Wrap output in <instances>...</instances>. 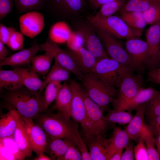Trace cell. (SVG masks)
Listing matches in <instances>:
<instances>
[{
	"label": "cell",
	"instance_id": "680465c9",
	"mask_svg": "<svg viewBox=\"0 0 160 160\" xmlns=\"http://www.w3.org/2000/svg\"><path fill=\"white\" fill-rule=\"evenodd\" d=\"M127 0H126V1H127Z\"/></svg>",
	"mask_w": 160,
	"mask_h": 160
},
{
	"label": "cell",
	"instance_id": "74e56055",
	"mask_svg": "<svg viewBox=\"0 0 160 160\" xmlns=\"http://www.w3.org/2000/svg\"><path fill=\"white\" fill-rule=\"evenodd\" d=\"M0 145L4 147L15 157V160H23L26 157L12 136L0 139Z\"/></svg>",
	"mask_w": 160,
	"mask_h": 160
},
{
	"label": "cell",
	"instance_id": "8992f818",
	"mask_svg": "<svg viewBox=\"0 0 160 160\" xmlns=\"http://www.w3.org/2000/svg\"><path fill=\"white\" fill-rule=\"evenodd\" d=\"M74 30L82 37L85 48L98 61L109 57L95 30L87 20L79 18L72 21Z\"/></svg>",
	"mask_w": 160,
	"mask_h": 160
},
{
	"label": "cell",
	"instance_id": "5b68a950",
	"mask_svg": "<svg viewBox=\"0 0 160 160\" xmlns=\"http://www.w3.org/2000/svg\"><path fill=\"white\" fill-rule=\"evenodd\" d=\"M133 72L109 57L97 61L91 72L107 85L118 88L124 77Z\"/></svg>",
	"mask_w": 160,
	"mask_h": 160
},
{
	"label": "cell",
	"instance_id": "7402d4cb",
	"mask_svg": "<svg viewBox=\"0 0 160 160\" xmlns=\"http://www.w3.org/2000/svg\"><path fill=\"white\" fill-rule=\"evenodd\" d=\"M23 85L22 67L9 70L0 69V89L12 90Z\"/></svg>",
	"mask_w": 160,
	"mask_h": 160
},
{
	"label": "cell",
	"instance_id": "7c38bea8",
	"mask_svg": "<svg viewBox=\"0 0 160 160\" xmlns=\"http://www.w3.org/2000/svg\"><path fill=\"white\" fill-rule=\"evenodd\" d=\"M125 48L142 73H144L148 63V47L146 41L140 37L129 39L126 40Z\"/></svg>",
	"mask_w": 160,
	"mask_h": 160
},
{
	"label": "cell",
	"instance_id": "b9f144b4",
	"mask_svg": "<svg viewBox=\"0 0 160 160\" xmlns=\"http://www.w3.org/2000/svg\"><path fill=\"white\" fill-rule=\"evenodd\" d=\"M6 45L10 49L13 51L23 49L24 37L23 34L21 33L15 31L12 35Z\"/></svg>",
	"mask_w": 160,
	"mask_h": 160
},
{
	"label": "cell",
	"instance_id": "52a82bcc",
	"mask_svg": "<svg viewBox=\"0 0 160 160\" xmlns=\"http://www.w3.org/2000/svg\"><path fill=\"white\" fill-rule=\"evenodd\" d=\"M85 0H46L45 10L57 19L72 21L84 11Z\"/></svg>",
	"mask_w": 160,
	"mask_h": 160
},
{
	"label": "cell",
	"instance_id": "3957f363",
	"mask_svg": "<svg viewBox=\"0 0 160 160\" xmlns=\"http://www.w3.org/2000/svg\"><path fill=\"white\" fill-rule=\"evenodd\" d=\"M81 80L89 97L103 112L116 97L117 89L107 85L92 72L84 74Z\"/></svg>",
	"mask_w": 160,
	"mask_h": 160
},
{
	"label": "cell",
	"instance_id": "277c9868",
	"mask_svg": "<svg viewBox=\"0 0 160 160\" xmlns=\"http://www.w3.org/2000/svg\"><path fill=\"white\" fill-rule=\"evenodd\" d=\"M86 19L95 26L107 32L117 39L126 40L140 37L142 31L129 27L120 17L116 16L104 18H98L95 15H89Z\"/></svg>",
	"mask_w": 160,
	"mask_h": 160
},
{
	"label": "cell",
	"instance_id": "816d5d0a",
	"mask_svg": "<svg viewBox=\"0 0 160 160\" xmlns=\"http://www.w3.org/2000/svg\"><path fill=\"white\" fill-rule=\"evenodd\" d=\"M114 0H87L91 8L96 10L103 5Z\"/></svg>",
	"mask_w": 160,
	"mask_h": 160
},
{
	"label": "cell",
	"instance_id": "4316f807",
	"mask_svg": "<svg viewBox=\"0 0 160 160\" xmlns=\"http://www.w3.org/2000/svg\"><path fill=\"white\" fill-rule=\"evenodd\" d=\"M72 99V93L69 85L65 82L62 84L52 110H56L71 118Z\"/></svg>",
	"mask_w": 160,
	"mask_h": 160
},
{
	"label": "cell",
	"instance_id": "30bf717a",
	"mask_svg": "<svg viewBox=\"0 0 160 160\" xmlns=\"http://www.w3.org/2000/svg\"><path fill=\"white\" fill-rule=\"evenodd\" d=\"M142 73L133 72L127 74L123 78L117 89L116 97L112 103L113 109L118 110L121 106L132 98L143 87Z\"/></svg>",
	"mask_w": 160,
	"mask_h": 160
},
{
	"label": "cell",
	"instance_id": "836d02e7",
	"mask_svg": "<svg viewBox=\"0 0 160 160\" xmlns=\"http://www.w3.org/2000/svg\"><path fill=\"white\" fill-rule=\"evenodd\" d=\"M126 0H114L102 6L95 16L104 18L112 15L118 12L126 2Z\"/></svg>",
	"mask_w": 160,
	"mask_h": 160
},
{
	"label": "cell",
	"instance_id": "e0dca14e",
	"mask_svg": "<svg viewBox=\"0 0 160 160\" xmlns=\"http://www.w3.org/2000/svg\"><path fill=\"white\" fill-rule=\"evenodd\" d=\"M39 50H40V45L34 42L30 47L20 50L0 62V68L9 66L31 68V60Z\"/></svg>",
	"mask_w": 160,
	"mask_h": 160
},
{
	"label": "cell",
	"instance_id": "9c48e42d",
	"mask_svg": "<svg viewBox=\"0 0 160 160\" xmlns=\"http://www.w3.org/2000/svg\"><path fill=\"white\" fill-rule=\"evenodd\" d=\"M72 99L71 117L74 121L80 124L84 137L93 135L87 117L83 95V91L79 84L74 80H71L68 84Z\"/></svg>",
	"mask_w": 160,
	"mask_h": 160
},
{
	"label": "cell",
	"instance_id": "ba28073f",
	"mask_svg": "<svg viewBox=\"0 0 160 160\" xmlns=\"http://www.w3.org/2000/svg\"><path fill=\"white\" fill-rule=\"evenodd\" d=\"M94 26L104 48L110 58L133 72L142 73L131 59L125 48L117 39L103 30Z\"/></svg>",
	"mask_w": 160,
	"mask_h": 160
},
{
	"label": "cell",
	"instance_id": "7bdbcfd3",
	"mask_svg": "<svg viewBox=\"0 0 160 160\" xmlns=\"http://www.w3.org/2000/svg\"><path fill=\"white\" fill-rule=\"evenodd\" d=\"M82 160L81 153L76 145L73 142L60 160Z\"/></svg>",
	"mask_w": 160,
	"mask_h": 160
},
{
	"label": "cell",
	"instance_id": "bcb514c9",
	"mask_svg": "<svg viewBox=\"0 0 160 160\" xmlns=\"http://www.w3.org/2000/svg\"><path fill=\"white\" fill-rule=\"evenodd\" d=\"M16 29L11 27H7L3 23L0 24V41L7 44L12 34Z\"/></svg>",
	"mask_w": 160,
	"mask_h": 160
},
{
	"label": "cell",
	"instance_id": "60d3db41",
	"mask_svg": "<svg viewBox=\"0 0 160 160\" xmlns=\"http://www.w3.org/2000/svg\"><path fill=\"white\" fill-rule=\"evenodd\" d=\"M72 140L80 152L82 160H92L87 146L79 133L78 126L76 127L75 134Z\"/></svg>",
	"mask_w": 160,
	"mask_h": 160
},
{
	"label": "cell",
	"instance_id": "7dc6e473",
	"mask_svg": "<svg viewBox=\"0 0 160 160\" xmlns=\"http://www.w3.org/2000/svg\"><path fill=\"white\" fill-rule=\"evenodd\" d=\"M147 81L154 84L160 85V66L149 70Z\"/></svg>",
	"mask_w": 160,
	"mask_h": 160
},
{
	"label": "cell",
	"instance_id": "7a4b0ae2",
	"mask_svg": "<svg viewBox=\"0 0 160 160\" xmlns=\"http://www.w3.org/2000/svg\"><path fill=\"white\" fill-rule=\"evenodd\" d=\"M71 118L60 112L55 114L47 111L39 114L33 120L51 138L72 140L78 123L72 121Z\"/></svg>",
	"mask_w": 160,
	"mask_h": 160
},
{
	"label": "cell",
	"instance_id": "f1b7e54d",
	"mask_svg": "<svg viewBox=\"0 0 160 160\" xmlns=\"http://www.w3.org/2000/svg\"><path fill=\"white\" fill-rule=\"evenodd\" d=\"M111 138L108 160L117 150L123 149L128 144L130 139L128 135L124 130L119 127L113 129V135Z\"/></svg>",
	"mask_w": 160,
	"mask_h": 160
},
{
	"label": "cell",
	"instance_id": "d590c367",
	"mask_svg": "<svg viewBox=\"0 0 160 160\" xmlns=\"http://www.w3.org/2000/svg\"><path fill=\"white\" fill-rule=\"evenodd\" d=\"M156 1H160V0H128L118 11L119 13L130 11L143 12Z\"/></svg>",
	"mask_w": 160,
	"mask_h": 160
},
{
	"label": "cell",
	"instance_id": "f907efd6",
	"mask_svg": "<svg viewBox=\"0 0 160 160\" xmlns=\"http://www.w3.org/2000/svg\"><path fill=\"white\" fill-rule=\"evenodd\" d=\"M0 160H15L14 156L1 145H0Z\"/></svg>",
	"mask_w": 160,
	"mask_h": 160
},
{
	"label": "cell",
	"instance_id": "d6986e66",
	"mask_svg": "<svg viewBox=\"0 0 160 160\" xmlns=\"http://www.w3.org/2000/svg\"><path fill=\"white\" fill-rule=\"evenodd\" d=\"M15 112L17 125L13 135V138L25 156L31 157L33 151L27 135L25 120L15 108Z\"/></svg>",
	"mask_w": 160,
	"mask_h": 160
},
{
	"label": "cell",
	"instance_id": "f35d334b",
	"mask_svg": "<svg viewBox=\"0 0 160 160\" xmlns=\"http://www.w3.org/2000/svg\"><path fill=\"white\" fill-rule=\"evenodd\" d=\"M142 12L147 24L152 25L160 22V1L154 2Z\"/></svg>",
	"mask_w": 160,
	"mask_h": 160
},
{
	"label": "cell",
	"instance_id": "5bb4252c",
	"mask_svg": "<svg viewBox=\"0 0 160 160\" xmlns=\"http://www.w3.org/2000/svg\"><path fill=\"white\" fill-rule=\"evenodd\" d=\"M21 33L32 39L40 33L44 25L43 14L37 11H31L24 13L19 17Z\"/></svg>",
	"mask_w": 160,
	"mask_h": 160
},
{
	"label": "cell",
	"instance_id": "11a10c76",
	"mask_svg": "<svg viewBox=\"0 0 160 160\" xmlns=\"http://www.w3.org/2000/svg\"><path fill=\"white\" fill-rule=\"evenodd\" d=\"M155 136L156 148L160 156V132L156 134Z\"/></svg>",
	"mask_w": 160,
	"mask_h": 160
},
{
	"label": "cell",
	"instance_id": "f5cc1de1",
	"mask_svg": "<svg viewBox=\"0 0 160 160\" xmlns=\"http://www.w3.org/2000/svg\"><path fill=\"white\" fill-rule=\"evenodd\" d=\"M9 50L4 46V44L0 41V61L4 60L7 57L9 53Z\"/></svg>",
	"mask_w": 160,
	"mask_h": 160
},
{
	"label": "cell",
	"instance_id": "6f0895ef",
	"mask_svg": "<svg viewBox=\"0 0 160 160\" xmlns=\"http://www.w3.org/2000/svg\"><path fill=\"white\" fill-rule=\"evenodd\" d=\"M159 59L160 60V52H159Z\"/></svg>",
	"mask_w": 160,
	"mask_h": 160
},
{
	"label": "cell",
	"instance_id": "8fae6325",
	"mask_svg": "<svg viewBox=\"0 0 160 160\" xmlns=\"http://www.w3.org/2000/svg\"><path fill=\"white\" fill-rule=\"evenodd\" d=\"M83 95L90 127L94 135L106 136L110 123L106 120L100 107L89 96L86 91Z\"/></svg>",
	"mask_w": 160,
	"mask_h": 160
},
{
	"label": "cell",
	"instance_id": "cb8c5ba5",
	"mask_svg": "<svg viewBox=\"0 0 160 160\" xmlns=\"http://www.w3.org/2000/svg\"><path fill=\"white\" fill-rule=\"evenodd\" d=\"M6 102L5 106L9 111L6 113L1 114L0 139L12 136L17 125L15 108L9 103Z\"/></svg>",
	"mask_w": 160,
	"mask_h": 160
},
{
	"label": "cell",
	"instance_id": "1f68e13d",
	"mask_svg": "<svg viewBox=\"0 0 160 160\" xmlns=\"http://www.w3.org/2000/svg\"><path fill=\"white\" fill-rule=\"evenodd\" d=\"M23 85L31 90L39 91L43 81L39 78L37 73L32 68L22 67Z\"/></svg>",
	"mask_w": 160,
	"mask_h": 160
},
{
	"label": "cell",
	"instance_id": "ac0fdd59",
	"mask_svg": "<svg viewBox=\"0 0 160 160\" xmlns=\"http://www.w3.org/2000/svg\"><path fill=\"white\" fill-rule=\"evenodd\" d=\"M84 140L92 160H108L111 138L107 139L106 136L96 135Z\"/></svg>",
	"mask_w": 160,
	"mask_h": 160
},
{
	"label": "cell",
	"instance_id": "603a6c76",
	"mask_svg": "<svg viewBox=\"0 0 160 160\" xmlns=\"http://www.w3.org/2000/svg\"><path fill=\"white\" fill-rule=\"evenodd\" d=\"M159 91L151 87L143 88L132 98L117 110H126L131 112L136 110L141 105L148 103L153 99Z\"/></svg>",
	"mask_w": 160,
	"mask_h": 160
},
{
	"label": "cell",
	"instance_id": "4fadbf2b",
	"mask_svg": "<svg viewBox=\"0 0 160 160\" xmlns=\"http://www.w3.org/2000/svg\"><path fill=\"white\" fill-rule=\"evenodd\" d=\"M40 49L48 48L54 53L55 60L61 65L81 80L84 74L78 66L74 59L69 52L60 48L49 36L43 44H40Z\"/></svg>",
	"mask_w": 160,
	"mask_h": 160
},
{
	"label": "cell",
	"instance_id": "d4e9b609",
	"mask_svg": "<svg viewBox=\"0 0 160 160\" xmlns=\"http://www.w3.org/2000/svg\"><path fill=\"white\" fill-rule=\"evenodd\" d=\"M40 50L45 53L41 55H35L32 59L31 68L43 77L47 74L50 70L55 56L53 51L48 48H42Z\"/></svg>",
	"mask_w": 160,
	"mask_h": 160
},
{
	"label": "cell",
	"instance_id": "484cf974",
	"mask_svg": "<svg viewBox=\"0 0 160 160\" xmlns=\"http://www.w3.org/2000/svg\"><path fill=\"white\" fill-rule=\"evenodd\" d=\"M45 153L49 155L52 160H60L73 142L70 139L52 138L48 136Z\"/></svg>",
	"mask_w": 160,
	"mask_h": 160
},
{
	"label": "cell",
	"instance_id": "ffe728a7",
	"mask_svg": "<svg viewBox=\"0 0 160 160\" xmlns=\"http://www.w3.org/2000/svg\"><path fill=\"white\" fill-rule=\"evenodd\" d=\"M68 51L84 74L92 72L97 61L92 53L81 45Z\"/></svg>",
	"mask_w": 160,
	"mask_h": 160
},
{
	"label": "cell",
	"instance_id": "f546056e",
	"mask_svg": "<svg viewBox=\"0 0 160 160\" xmlns=\"http://www.w3.org/2000/svg\"><path fill=\"white\" fill-rule=\"evenodd\" d=\"M141 139H142L145 145L148 152V160H160V156L156 148L155 137L152 130L148 124L145 123Z\"/></svg>",
	"mask_w": 160,
	"mask_h": 160
},
{
	"label": "cell",
	"instance_id": "9f6ffc18",
	"mask_svg": "<svg viewBox=\"0 0 160 160\" xmlns=\"http://www.w3.org/2000/svg\"><path fill=\"white\" fill-rule=\"evenodd\" d=\"M34 160H51V158L45 155L44 153L41 154L35 158Z\"/></svg>",
	"mask_w": 160,
	"mask_h": 160
},
{
	"label": "cell",
	"instance_id": "681fc988",
	"mask_svg": "<svg viewBox=\"0 0 160 160\" xmlns=\"http://www.w3.org/2000/svg\"><path fill=\"white\" fill-rule=\"evenodd\" d=\"M148 119V125L151 128L155 136L160 132V116Z\"/></svg>",
	"mask_w": 160,
	"mask_h": 160
},
{
	"label": "cell",
	"instance_id": "8d00e7d4",
	"mask_svg": "<svg viewBox=\"0 0 160 160\" xmlns=\"http://www.w3.org/2000/svg\"><path fill=\"white\" fill-rule=\"evenodd\" d=\"M133 116L131 112L113 109L109 110L105 117L111 123L125 124L130 122Z\"/></svg>",
	"mask_w": 160,
	"mask_h": 160
},
{
	"label": "cell",
	"instance_id": "ee69618b",
	"mask_svg": "<svg viewBox=\"0 0 160 160\" xmlns=\"http://www.w3.org/2000/svg\"><path fill=\"white\" fill-rule=\"evenodd\" d=\"M135 158L136 160H148L147 150L144 143L142 139L134 148Z\"/></svg>",
	"mask_w": 160,
	"mask_h": 160
},
{
	"label": "cell",
	"instance_id": "d6a6232c",
	"mask_svg": "<svg viewBox=\"0 0 160 160\" xmlns=\"http://www.w3.org/2000/svg\"><path fill=\"white\" fill-rule=\"evenodd\" d=\"M46 0H13L17 10L20 14L44 9Z\"/></svg>",
	"mask_w": 160,
	"mask_h": 160
},
{
	"label": "cell",
	"instance_id": "c3c4849f",
	"mask_svg": "<svg viewBox=\"0 0 160 160\" xmlns=\"http://www.w3.org/2000/svg\"><path fill=\"white\" fill-rule=\"evenodd\" d=\"M135 141L129 142L125 147V150L122 153L121 160H132L134 158V145Z\"/></svg>",
	"mask_w": 160,
	"mask_h": 160
},
{
	"label": "cell",
	"instance_id": "db71d44e",
	"mask_svg": "<svg viewBox=\"0 0 160 160\" xmlns=\"http://www.w3.org/2000/svg\"><path fill=\"white\" fill-rule=\"evenodd\" d=\"M123 150V149H121L117 151L111 157L110 160H121Z\"/></svg>",
	"mask_w": 160,
	"mask_h": 160
},
{
	"label": "cell",
	"instance_id": "6da1fadb",
	"mask_svg": "<svg viewBox=\"0 0 160 160\" xmlns=\"http://www.w3.org/2000/svg\"><path fill=\"white\" fill-rule=\"evenodd\" d=\"M1 97L24 118L33 119L43 111L44 94L39 91H32L23 85L14 90H6Z\"/></svg>",
	"mask_w": 160,
	"mask_h": 160
},
{
	"label": "cell",
	"instance_id": "83f0119b",
	"mask_svg": "<svg viewBox=\"0 0 160 160\" xmlns=\"http://www.w3.org/2000/svg\"><path fill=\"white\" fill-rule=\"evenodd\" d=\"M71 72L55 60L54 64L47 74L39 91L42 92L47 85L53 81H65L68 80Z\"/></svg>",
	"mask_w": 160,
	"mask_h": 160
},
{
	"label": "cell",
	"instance_id": "9a60e30c",
	"mask_svg": "<svg viewBox=\"0 0 160 160\" xmlns=\"http://www.w3.org/2000/svg\"><path fill=\"white\" fill-rule=\"evenodd\" d=\"M148 47V63L150 70L160 66V22L151 25L146 33Z\"/></svg>",
	"mask_w": 160,
	"mask_h": 160
},
{
	"label": "cell",
	"instance_id": "2e32d148",
	"mask_svg": "<svg viewBox=\"0 0 160 160\" xmlns=\"http://www.w3.org/2000/svg\"><path fill=\"white\" fill-rule=\"evenodd\" d=\"M23 118L33 151L37 156L45 153L47 143V135L40 127L34 123L33 119Z\"/></svg>",
	"mask_w": 160,
	"mask_h": 160
},
{
	"label": "cell",
	"instance_id": "e575fe53",
	"mask_svg": "<svg viewBox=\"0 0 160 160\" xmlns=\"http://www.w3.org/2000/svg\"><path fill=\"white\" fill-rule=\"evenodd\" d=\"M60 81H53L48 84L45 87L44 93V108L43 112H46L49 106L55 100L61 87Z\"/></svg>",
	"mask_w": 160,
	"mask_h": 160
},
{
	"label": "cell",
	"instance_id": "44dd1931",
	"mask_svg": "<svg viewBox=\"0 0 160 160\" xmlns=\"http://www.w3.org/2000/svg\"><path fill=\"white\" fill-rule=\"evenodd\" d=\"M147 103L141 105L137 109L135 115L124 129L130 139L137 143L141 139Z\"/></svg>",
	"mask_w": 160,
	"mask_h": 160
},
{
	"label": "cell",
	"instance_id": "4dcf8cb0",
	"mask_svg": "<svg viewBox=\"0 0 160 160\" xmlns=\"http://www.w3.org/2000/svg\"><path fill=\"white\" fill-rule=\"evenodd\" d=\"M119 13L120 17L132 28L142 31L147 24L142 12L130 11Z\"/></svg>",
	"mask_w": 160,
	"mask_h": 160
},
{
	"label": "cell",
	"instance_id": "ab89813d",
	"mask_svg": "<svg viewBox=\"0 0 160 160\" xmlns=\"http://www.w3.org/2000/svg\"><path fill=\"white\" fill-rule=\"evenodd\" d=\"M145 114L148 119L160 116V91L147 103Z\"/></svg>",
	"mask_w": 160,
	"mask_h": 160
},
{
	"label": "cell",
	"instance_id": "f6af8a7d",
	"mask_svg": "<svg viewBox=\"0 0 160 160\" xmlns=\"http://www.w3.org/2000/svg\"><path fill=\"white\" fill-rule=\"evenodd\" d=\"M13 0H0V20H2L12 12Z\"/></svg>",
	"mask_w": 160,
	"mask_h": 160
}]
</instances>
